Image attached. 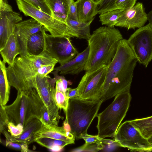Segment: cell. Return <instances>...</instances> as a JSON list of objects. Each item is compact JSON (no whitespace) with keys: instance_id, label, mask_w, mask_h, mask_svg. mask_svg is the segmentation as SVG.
Instances as JSON below:
<instances>
[{"instance_id":"cell-25","label":"cell","mask_w":152,"mask_h":152,"mask_svg":"<svg viewBox=\"0 0 152 152\" xmlns=\"http://www.w3.org/2000/svg\"><path fill=\"white\" fill-rule=\"evenodd\" d=\"M92 22H82L79 21L67 19L66 23L75 32L77 38L85 39L87 41L90 38V25Z\"/></svg>"},{"instance_id":"cell-21","label":"cell","mask_w":152,"mask_h":152,"mask_svg":"<svg viewBox=\"0 0 152 152\" xmlns=\"http://www.w3.org/2000/svg\"><path fill=\"white\" fill-rule=\"evenodd\" d=\"M43 125L39 119L34 118L28 123L23 128L21 134L16 137L11 135L8 141L18 143L26 142L29 144L31 142L32 138L35 133L41 129Z\"/></svg>"},{"instance_id":"cell-19","label":"cell","mask_w":152,"mask_h":152,"mask_svg":"<svg viewBox=\"0 0 152 152\" xmlns=\"http://www.w3.org/2000/svg\"><path fill=\"white\" fill-rule=\"evenodd\" d=\"M44 0L51 12V16L58 20L67 24L66 20L71 0Z\"/></svg>"},{"instance_id":"cell-41","label":"cell","mask_w":152,"mask_h":152,"mask_svg":"<svg viewBox=\"0 0 152 152\" xmlns=\"http://www.w3.org/2000/svg\"><path fill=\"white\" fill-rule=\"evenodd\" d=\"M6 146L20 151L21 150L22 148L20 144L17 142H11L6 140Z\"/></svg>"},{"instance_id":"cell-10","label":"cell","mask_w":152,"mask_h":152,"mask_svg":"<svg viewBox=\"0 0 152 152\" xmlns=\"http://www.w3.org/2000/svg\"><path fill=\"white\" fill-rule=\"evenodd\" d=\"M127 41L138 62L147 67L152 60V29L149 23L138 28Z\"/></svg>"},{"instance_id":"cell-17","label":"cell","mask_w":152,"mask_h":152,"mask_svg":"<svg viewBox=\"0 0 152 152\" xmlns=\"http://www.w3.org/2000/svg\"><path fill=\"white\" fill-rule=\"evenodd\" d=\"M88 54L89 48L88 46L74 58L62 65L54 68V70L58 72L60 71V74L62 75L68 74H78L84 70Z\"/></svg>"},{"instance_id":"cell-5","label":"cell","mask_w":152,"mask_h":152,"mask_svg":"<svg viewBox=\"0 0 152 152\" xmlns=\"http://www.w3.org/2000/svg\"><path fill=\"white\" fill-rule=\"evenodd\" d=\"M58 63V61L51 56L46 50L37 56L28 53L25 56L17 57L12 65L6 67L10 85L18 91H24L26 80L36 74L40 67Z\"/></svg>"},{"instance_id":"cell-27","label":"cell","mask_w":152,"mask_h":152,"mask_svg":"<svg viewBox=\"0 0 152 152\" xmlns=\"http://www.w3.org/2000/svg\"><path fill=\"white\" fill-rule=\"evenodd\" d=\"M36 142L40 145L49 149L54 145H57L64 148L65 146L70 144L67 142L48 137H40L34 140Z\"/></svg>"},{"instance_id":"cell-31","label":"cell","mask_w":152,"mask_h":152,"mask_svg":"<svg viewBox=\"0 0 152 152\" xmlns=\"http://www.w3.org/2000/svg\"><path fill=\"white\" fill-rule=\"evenodd\" d=\"M8 132L14 137H16L22 134L23 130V127L20 124L15 125L11 122H9L7 124Z\"/></svg>"},{"instance_id":"cell-1","label":"cell","mask_w":152,"mask_h":152,"mask_svg":"<svg viewBox=\"0 0 152 152\" xmlns=\"http://www.w3.org/2000/svg\"><path fill=\"white\" fill-rule=\"evenodd\" d=\"M137 62L127 40L121 39L113 58L107 66L100 95L103 102L130 89Z\"/></svg>"},{"instance_id":"cell-37","label":"cell","mask_w":152,"mask_h":152,"mask_svg":"<svg viewBox=\"0 0 152 152\" xmlns=\"http://www.w3.org/2000/svg\"><path fill=\"white\" fill-rule=\"evenodd\" d=\"M56 64H51L42 66L39 69L36 74L40 77L43 78L54 70V66Z\"/></svg>"},{"instance_id":"cell-16","label":"cell","mask_w":152,"mask_h":152,"mask_svg":"<svg viewBox=\"0 0 152 152\" xmlns=\"http://www.w3.org/2000/svg\"><path fill=\"white\" fill-rule=\"evenodd\" d=\"M40 137H48L63 140L69 142L70 144L75 143V139L71 132L66 130L63 126H46L44 125L35 133L32 138L31 142H34L35 139Z\"/></svg>"},{"instance_id":"cell-45","label":"cell","mask_w":152,"mask_h":152,"mask_svg":"<svg viewBox=\"0 0 152 152\" xmlns=\"http://www.w3.org/2000/svg\"><path fill=\"white\" fill-rule=\"evenodd\" d=\"M98 5L102 2L103 0H92Z\"/></svg>"},{"instance_id":"cell-36","label":"cell","mask_w":152,"mask_h":152,"mask_svg":"<svg viewBox=\"0 0 152 152\" xmlns=\"http://www.w3.org/2000/svg\"><path fill=\"white\" fill-rule=\"evenodd\" d=\"M29 0L39 9L46 13L51 15V12L44 0Z\"/></svg>"},{"instance_id":"cell-22","label":"cell","mask_w":152,"mask_h":152,"mask_svg":"<svg viewBox=\"0 0 152 152\" xmlns=\"http://www.w3.org/2000/svg\"><path fill=\"white\" fill-rule=\"evenodd\" d=\"M46 31L44 28L42 31L31 36L27 43L28 53L37 56L46 50Z\"/></svg>"},{"instance_id":"cell-24","label":"cell","mask_w":152,"mask_h":152,"mask_svg":"<svg viewBox=\"0 0 152 152\" xmlns=\"http://www.w3.org/2000/svg\"><path fill=\"white\" fill-rule=\"evenodd\" d=\"M130 121L152 145V116Z\"/></svg>"},{"instance_id":"cell-40","label":"cell","mask_w":152,"mask_h":152,"mask_svg":"<svg viewBox=\"0 0 152 152\" xmlns=\"http://www.w3.org/2000/svg\"><path fill=\"white\" fill-rule=\"evenodd\" d=\"M66 94L69 99L78 98V94L77 87L74 88H68L66 91Z\"/></svg>"},{"instance_id":"cell-30","label":"cell","mask_w":152,"mask_h":152,"mask_svg":"<svg viewBox=\"0 0 152 152\" xmlns=\"http://www.w3.org/2000/svg\"><path fill=\"white\" fill-rule=\"evenodd\" d=\"M115 0H103L98 5L97 14L117 9L115 6Z\"/></svg>"},{"instance_id":"cell-2","label":"cell","mask_w":152,"mask_h":152,"mask_svg":"<svg viewBox=\"0 0 152 152\" xmlns=\"http://www.w3.org/2000/svg\"><path fill=\"white\" fill-rule=\"evenodd\" d=\"M122 39L120 32L114 27H100L94 31L87 40L89 54L84 69L86 72L107 66L113 58Z\"/></svg>"},{"instance_id":"cell-26","label":"cell","mask_w":152,"mask_h":152,"mask_svg":"<svg viewBox=\"0 0 152 152\" xmlns=\"http://www.w3.org/2000/svg\"><path fill=\"white\" fill-rule=\"evenodd\" d=\"M124 10L117 9L102 13L99 16V21L102 25H105L110 27H114Z\"/></svg>"},{"instance_id":"cell-15","label":"cell","mask_w":152,"mask_h":152,"mask_svg":"<svg viewBox=\"0 0 152 152\" xmlns=\"http://www.w3.org/2000/svg\"><path fill=\"white\" fill-rule=\"evenodd\" d=\"M148 20L147 14L142 3L138 2L132 7L124 10L115 26L124 27L128 30L144 26Z\"/></svg>"},{"instance_id":"cell-8","label":"cell","mask_w":152,"mask_h":152,"mask_svg":"<svg viewBox=\"0 0 152 152\" xmlns=\"http://www.w3.org/2000/svg\"><path fill=\"white\" fill-rule=\"evenodd\" d=\"M56 79V76L51 78L48 75L42 78L36 74L26 80L24 90L26 91L30 87L36 89L47 108L51 120L55 126H57L61 117L55 99V83Z\"/></svg>"},{"instance_id":"cell-11","label":"cell","mask_w":152,"mask_h":152,"mask_svg":"<svg viewBox=\"0 0 152 152\" xmlns=\"http://www.w3.org/2000/svg\"><path fill=\"white\" fill-rule=\"evenodd\" d=\"M107 66H103L91 72H86L77 88L79 98L91 100L100 99Z\"/></svg>"},{"instance_id":"cell-7","label":"cell","mask_w":152,"mask_h":152,"mask_svg":"<svg viewBox=\"0 0 152 152\" xmlns=\"http://www.w3.org/2000/svg\"><path fill=\"white\" fill-rule=\"evenodd\" d=\"M15 1L20 12L25 16L31 17L36 20L52 36L77 38V36L75 32L67 24L42 11L29 0Z\"/></svg>"},{"instance_id":"cell-33","label":"cell","mask_w":152,"mask_h":152,"mask_svg":"<svg viewBox=\"0 0 152 152\" xmlns=\"http://www.w3.org/2000/svg\"><path fill=\"white\" fill-rule=\"evenodd\" d=\"M136 1V0H115V6L117 9L125 10L132 7Z\"/></svg>"},{"instance_id":"cell-35","label":"cell","mask_w":152,"mask_h":152,"mask_svg":"<svg viewBox=\"0 0 152 152\" xmlns=\"http://www.w3.org/2000/svg\"><path fill=\"white\" fill-rule=\"evenodd\" d=\"M0 105V131L1 133H2L3 130L7 128V124L9 121L4 106Z\"/></svg>"},{"instance_id":"cell-23","label":"cell","mask_w":152,"mask_h":152,"mask_svg":"<svg viewBox=\"0 0 152 152\" xmlns=\"http://www.w3.org/2000/svg\"><path fill=\"white\" fill-rule=\"evenodd\" d=\"M6 63L0 60V105H6L9 100L10 86L7 78Z\"/></svg>"},{"instance_id":"cell-6","label":"cell","mask_w":152,"mask_h":152,"mask_svg":"<svg viewBox=\"0 0 152 152\" xmlns=\"http://www.w3.org/2000/svg\"><path fill=\"white\" fill-rule=\"evenodd\" d=\"M130 90H126L116 95L112 102L98 114L96 128L97 135L101 138L114 137L130 106L132 99Z\"/></svg>"},{"instance_id":"cell-42","label":"cell","mask_w":152,"mask_h":152,"mask_svg":"<svg viewBox=\"0 0 152 152\" xmlns=\"http://www.w3.org/2000/svg\"><path fill=\"white\" fill-rule=\"evenodd\" d=\"M64 148L57 145H55L53 146L49 149L53 152H59L61 151Z\"/></svg>"},{"instance_id":"cell-32","label":"cell","mask_w":152,"mask_h":152,"mask_svg":"<svg viewBox=\"0 0 152 152\" xmlns=\"http://www.w3.org/2000/svg\"><path fill=\"white\" fill-rule=\"evenodd\" d=\"M41 117L40 121L45 126H53L55 125L51 120L46 106L44 105L41 109Z\"/></svg>"},{"instance_id":"cell-12","label":"cell","mask_w":152,"mask_h":152,"mask_svg":"<svg viewBox=\"0 0 152 152\" xmlns=\"http://www.w3.org/2000/svg\"><path fill=\"white\" fill-rule=\"evenodd\" d=\"M68 37H54L46 33V50L62 65L75 57L79 53Z\"/></svg>"},{"instance_id":"cell-9","label":"cell","mask_w":152,"mask_h":152,"mask_svg":"<svg viewBox=\"0 0 152 152\" xmlns=\"http://www.w3.org/2000/svg\"><path fill=\"white\" fill-rule=\"evenodd\" d=\"M119 147L132 151H152V145L131 124L126 121L118 127L114 140Z\"/></svg>"},{"instance_id":"cell-29","label":"cell","mask_w":152,"mask_h":152,"mask_svg":"<svg viewBox=\"0 0 152 152\" xmlns=\"http://www.w3.org/2000/svg\"><path fill=\"white\" fill-rule=\"evenodd\" d=\"M55 99L59 108L66 111L68 107L69 99L65 94L55 89Z\"/></svg>"},{"instance_id":"cell-28","label":"cell","mask_w":152,"mask_h":152,"mask_svg":"<svg viewBox=\"0 0 152 152\" xmlns=\"http://www.w3.org/2000/svg\"><path fill=\"white\" fill-rule=\"evenodd\" d=\"M103 145L101 143H86L72 150L71 152H97L102 150Z\"/></svg>"},{"instance_id":"cell-14","label":"cell","mask_w":152,"mask_h":152,"mask_svg":"<svg viewBox=\"0 0 152 152\" xmlns=\"http://www.w3.org/2000/svg\"><path fill=\"white\" fill-rule=\"evenodd\" d=\"M44 28L41 24L32 18L21 20L15 24L14 32L20 48V56H25L28 54L27 43L31 36L42 31Z\"/></svg>"},{"instance_id":"cell-44","label":"cell","mask_w":152,"mask_h":152,"mask_svg":"<svg viewBox=\"0 0 152 152\" xmlns=\"http://www.w3.org/2000/svg\"><path fill=\"white\" fill-rule=\"evenodd\" d=\"M148 20L152 29V10H151L147 14Z\"/></svg>"},{"instance_id":"cell-34","label":"cell","mask_w":152,"mask_h":152,"mask_svg":"<svg viewBox=\"0 0 152 152\" xmlns=\"http://www.w3.org/2000/svg\"><path fill=\"white\" fill-rule=\"evenodd\" d=\"M102 142L103 145L102 150L104 151H111L119 147L118 144L114 140L105 139L102 138Z\"/></svg>"},{"instance_id":"cell-43","label":"cell","mask_w":152,"mask_h":152,"mask_svg":"<svg viewBox=\"0 0 152 152\" xmlns=\"http://www.w3.org/2000/svg\"><path fill=\"white\" fill-rule=\"evenodd\" d=\"M21 146V152H28V144L27 142L19 143Z\"/></svg>"},{"instance_id":"cell-4","label":"cell","mask_w":152,"mask_h":152,"mask_svg":"<svg viewBox=\"0 0 152 152\" xmlns=\"http://www.w3.org/2000/svg\"><path fill=\"white\" fill-rule=\"evenodd\" d=\"M103 102L79 98L69 99L65 121L70 126L71 132L77 140L87 133L92 121L97 116Z\"/></svg>"},{"instance_id":"cell-38","label":"cell","mask_w":152,"mask_h":152,"mask_svg":"<svg viewBox=\"0 0 152 152\" xmlns=\"http://www.w3.org/2000/svg\"><path fill=\"white\" fill-rule=\"evenodd\" d=\"M67 19L78 21L76 4L74 0H71Z\"/></svg>"},{"instance_id":"cell-20","label":"cell","mask_w":152,"mask_h":152,"mask_svg":"<svg viewBox=\"0 0 152 152\" xmlns=\"http://www.w3.org/2000/svg\"><path fill=\"white\" fill-rule=\"evenodd\" d=\"M0 53L3 61L7 63L8 65L11 66L13 64L17 56L20 54V48L14 31L9 37L4 47L0 50Z\"/></svg>"},{"instance_id":"cell-18","label":"cell","mask_w":152,"mask_h":152,"mask_svg":"<svg viewBox=\"0 0 152 152\" xmlns=\"http://www.w3.org/2000/svg\"><path fill=\"white\" fill-rule=\"evenodd\" d=\"M75 3L78 21L84 23L92 22L97 14L98 5L92 0H77Z\"/></svg>"},{"instance_id":"cell-13","label":"cell","mask_w":152,"mask_h":152,"mask_svg":"<svg viewBox=\"0 0 152 152\" xmlns=\"http://www.w3.org/2000/svg\"><path fill=\"white\" fill-rule=\"evenodd\" d=\"M0 50L4 46L10 35L14 31L15 25L22 20L20 14L13 11L7 0H0Z\"/></svg>"},{"instance_id":"cell-3","label":"cell","mask_w":152,"mask_h":152,"mask_svg":"<svg viewBox=\"0 0 152 152\" xmlns=\"http://www.w3.org/2000/svg\"><path fill=\"white\" fill-rule=\"evenodd\" d=\"M44 105L36 89L30 87L25 91H18L14 102L4 107L9 121L15 125H21L24 128L33 119L40 120Z\"/></svg>"},{"instance_id":"cell-39","label":"cell","mask_w":152,"mask_h":152,"mask_svg":"<svg viewBox=\"0 0 152 152\" xmlns=\"http://www.w3.org/2000/svg\"><path fill=\"white\" fill-rule=\"evenodd\" d=\"M86 143H101L102 138L98 135H92L88 134L87 133L83 135L82 137Z\"/></svg>"}]
</instances>
